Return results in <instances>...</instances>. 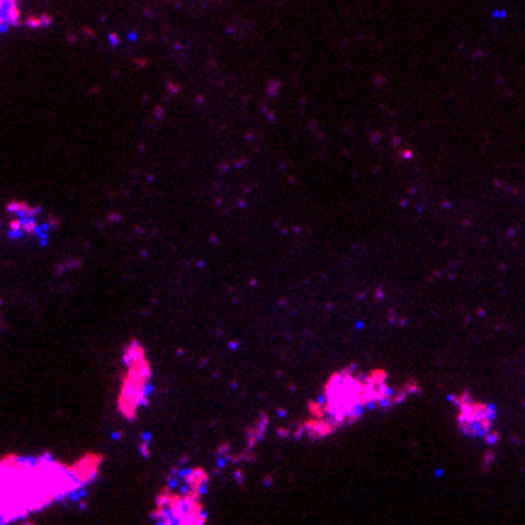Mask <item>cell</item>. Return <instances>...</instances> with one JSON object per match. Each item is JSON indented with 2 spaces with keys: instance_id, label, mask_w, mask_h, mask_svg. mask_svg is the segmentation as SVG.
<instances>
[{
  "instance_id": "obj_5",
  "label": "cell",
  "mask_w": 525,
  "mask_h": 525,
  "mask_svg": "<svg viewBox=\"0 0 525 525\" xmlns=\"http://www.w3.org/2000/svg\"><path fill=\"white\" fill-rule=\"evenodd\" d=\"M153 521L158 525H205L207 513L200 494H185L168 489L158 496L153 508Z\"/></svg>"
},
{
  "instance_id": "obj_2",
  "label": "cell",
  "mask_w": 525,
  "mask_h": 525,
  "mask_svg": "<svg viewBox=\"0 0 525 525\" xmlns=\"http://www.w3.org/2000/svg\"><path fill=\"white\" fill-rule=\"evenodd\" d=\"M411 392H416V384L392 387L384 370H375L370 375L340 370L328 379L323 399L319 404H311V418L304 423V433L314 440L326 438L348 423H355L365 411L394 406Z\"/></svg>"
},
{
  "instance_id": "obj_3",
  "label": "cell",
  "mask_w": 525,
  "mask_h": 525,
  "mask_svg": "<svg viewBox=\"0 0 525 525\" xmlns=\"http://www.w3.org/2000/svg\"><path fill=\"white\" fill-rule=\"evenodd\" d=\"M455 411H457V426L467 438L482 440L487 445L499 443V428H496V411L491 404L474 399L469 392H460L452 396Z\"/></svg>"
},
{
  "instance_id": "obj_4",
  "label": "cell",
  "mask_w": 525,
  "mask_h": 525,
  "mask_svg": "<svg viewBox=\"0 0 525 525\" xmlns=\"http://www.w3.org/2000/svg\"><path fill=\"white\" fill-rule=\"evenodd\" d=\"M124 362H127V377H124V384H122V394H119V411L124 418H134L136 411L146 404L149 399V360H146V353L139 343H131L127 345V353H124Z\"/></svg>"
},
{
  "instance_id": "obj_1",
  "label": "cell",
  "mask_w": 525,
  "mask_h": 525,
  "mask_svg": "<svg viewBox=\"0 0 525 525\" xmlns=\"http://www.w3.org/2000/svg\"><path fill=\"white\" fill-rule=\"evenodd\" d=\"M100 462V455H85L73 465L49 455L0 457V525L17 523L34 511L75 496V491L90 487Z\"/></svg>"
}]
</instances>
